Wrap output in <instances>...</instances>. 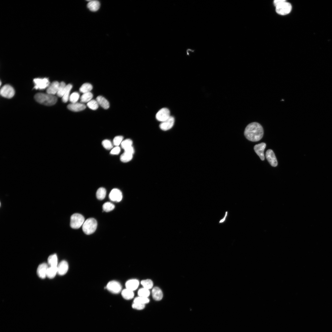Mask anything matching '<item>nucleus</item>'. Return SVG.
<instances>
[{"label":"nucleus","mask_w":332,"mask_h":332,"mask_svg":"<svg viewBox=\"0 0 332 332\" xmlns=\"http://www.w3.org/2000/svg\"><path fill=\"white\" fill-rule=\"evenodd\" d=\"M96 100L99 105L101 106L104 109H107L109 108V101L102 96H97L96 98Z\"/></svg>","instance_id":"412c9836"},{"label":"nucleus","mask_w":332,"mask_h":332,"mask_svg":"<svg viewBox=\"0 0 332 332\" xmlns=\"http://www.w3.org/2000/svg\"><path fill=\"white\" fill-rule=\"evenodd\" d=\"M121 295L126 300L132 299L134 296L133 291L126 288L122 290Z\"/></svg>","instance_id":"4be33fe9"},{"label":"nucleus","mask_w":332,"mask_h":332,"mask_svg":"<svg viewBox=\"0 0 332 332\" xmlns=\"http://www.w3.org/2000/svg\"><path fill=\"white\" fill-rule=\"evenodd\" d=\"M103 210L106 212H109L113 210L115 208V205L110 202H106L103 205Z\"/></svg>","instance_id":"473e14b6"},{"label":"nucleus","mask_w":332,"mask_h":332,"mask_svg":"<svg viewBox=\"0 0 332 332\" xmlns=\"http://www.w3.org/2000/svg\"><path fill=\"white\" fill-rule=\"evenodd\" d=\"M266 147V144L263 142L256 144L254 147L255 152L262 160H264L265 159L264 151Z\"/></svg>","instance_id":"ddd939ff"},{"label":"nucleus","mask_w":332,"mask_h":332,"mask_svg":"<svg viewBox=\"0 0 332 332\" xmlns=\"http://www.w3.org/2000/svg\"><path fill=\"white\" fill-rule=\"evenodd\" d=\"M149 299L148 298L138 296L135 298L133 302L145 304L149 302Z\"/></svg>","instance_id":"2f4dec72"},{"label":"nucleus","mask_w":332,"mask_h":332,"mask_svg":"<svg viewBox=\"0 0 332 332\" xmlns=\"http://www.w3.org/2000/svg\"><path fill=\"white\" fill-rule=\"evenodd\" d=\"M227 211H226V213H225V215L224 216V218H223V219H221V220H220V221H219V223H223V222H224V221H225V219H226V216H227Z\"/></svg>","instance_id":"c03bdc74"},{"label":"nucleus","mask_w":332,"mask_h":332,"mask_svg":"<svg viewBox=\"0 0 332 332\" xmlns=\"http://www.w3.org/2000/svg\"><path fill=\"white\" fill-rule=\"evenodd\" d=\"M57 273V266H49L47 270L46 276L48 278L52 279L55 276Z\"/></svg>","instance_id":"5701e85b"},{"label":"nucleus","mask_w":332,"mask_h":332,"mask_svg":"<svg viewBox=\"0 0 332 332\" xmlns=\"http://www.w3.org/2000/svg\"><path fill=\"white\" fill-rule=\"evenodd\" d=\"M69 110L73 112H79L85 109L86 108L85 105L81 103H71L69 104L67 106Z\"/></svg>","instance_id":"2eb2a0df"},{"label":"nucleus","mask_w":332,"mask_h":332,"mask_svg":"<svg viewBox=\"0 0 332 332\" xmlns=\"http://www.w3.org/2000/svg\"><path fill=\"white\" fill-rule=\"evenodd\" d=\"M124 150V152H127L128 153H129L133 155L134 152V149L132 146L128 148H127Z\"/></svg>","instance_id":"79ce46f5"},{"label":"nucleus","mask_w":332,"mask_h":332,"mask_svg":"<svg viewBox=\"0 0 332 332\" xmlns=\"http://www.w3.org/2000/svg\"><path fill=\"white\" fill-rule=\"evenodd\" d=\"M285 1H286L284 0H275L274 1V4L276 7Z\"/></svg>","instance_id":"37998d69"},{"label":"nucleus","mask_w":332,"mask_h":332,"mask_svg":"<svg viewBox=\"0 0 332 332\" xmlns=\"http://www.w3.org/2000/svg\"><path fill=\"white\" fill-rule=\"evenodd\" d=\"M133 154L124 152L120 156V160L123 162H127L132 158Z\"/></svg>","instance_id":"c756f323"},{"label":"nucleus","mask_w":332,"mask_h":332,"mask_svg":"<svg viewBox=\"0 0 332 332\" xmlns=\"http://www.w3.org/2000/svg\"><path fill=\"white\" fill-rule=\"evenodd\" d=\"M79 97V94L78 92H75L73 93L70 95L69 100L71 103H75L77 102Z\"/></svg>","instance_id":"c9c22d12"},{"label":"nucleus","mask_w":332,"mask_h":332,"mask_svg":"<svg viewBox=\"0 0 332 332\" xmlns=\"http://www.w3.org/2000/svg\"><path fill=\"white\" fill-rule=\"evenodd\" d=\"M87 106L90 109L93 110H96L97 109L99 106V104L96 100H91L87 104Z\"/></svg>","instance_id":"f704fd0d"},{"label":"nucleus","mask_w":332,"mask_h":332,"mask_svg":"<svg viewBox=\"0 0 332 332\" xmlns=\"http://www.w3.org/2000/svg\"><path fill=\"white\" fill-rule=\"evenodd\" d=\"M102 144L103 147L107 150L110 149L113 147V145L111 142L108 140H104L102 142Z\"/></svg>","instance_id":"4c0bfd02"},{"label":"nucleus","mask_w":332,"mask_h":332,"mask_svg":"<svg viewBox=\"0 0 332 332\" xmlns=\"http://www.w3.org/2000/svg\"><path fill=\"white\" fill-rule=\"evenodd\" d=\"M266 157L270 164L273 167H276L278 162L273 151L270 149L267 150L266 153Z\"/></svg>","instance_id":"f8f14e48"},{"label":"nucleus","mask_w":332,"mask_h":332,"mask_svg":"<svg viewBox=\"0 0 332 332\" xmlns=\"http://www.w3.org/2000/svg\"><path fill=\"white\" fill-rule=\"evenodd\" d=\"M48 267V264L45 263H42L38 266L37 270V273L40 278L42 279L45 278Z\"/></svg>","instance_id":"4468645a"},{"label":"nucleus","mask_w":332,"mask_h":332,"mask_svg":"<svg viewBox=\"0 0 332 332\" xmlns=\"http://www.w3.org/2000/svg\"><path fill=\"white\" fill-rule=\"evenodd\" d=\"M152 293V297L155 300H160L163 298L162 292L161 290L157 287H155L153 288Z\"/></svg>","instance_id":"a211bd4d"},{"label":"nucleus","mask_w":332,"mask_h":332,"mask_svg":"<svg viewBox=\"0 0 332 332\" xmlns=\"http://www.w3.org/2000/svg\"><path fill=\"white\" fill-rule=\"evenodd\" d=\"M68 264L66 261H61L57 266V273L61 275H64L68 271Z\"/></svg>","instance_id":"f3484780"},{"label":"nucleus","mask_w":332,"mask_h":332,"mask_svg":"<svg viewBox=\"0 0 332 332\" xmlns=\"http://www.w3.org/2000/svg\"><path fill=\"white\" fill-rule=\"evenodd\" d=\"M121 151L120 148L117 146L113 148L110 152V154L113 155H117Z\"/></svg>","instance_id":"a19ab883"},{"label":"nucleus","mask_w":332,"mask_h":332,"mask_svg":"<svg viewBox=\"0 0 332 332\" xmlns=\"http://www.w3.org/2000/svg\"><path fill=\"white\" fill-rule=\"evenodd\" d=\"M0 94L3 97L10 98L14 95L15 91L12 87L9 85H4L1 89Z\"/></svg>","instance_id":"0eeeda50"},{"label":"nucleus","mask_w":332,"mask_h":332,"mask_svg":"<svg viewBox=\"0 0 332 332\" xmlns=\"http://www.w3.org/2000/svg\"><path fill=\"white\" fill-rule=\"evenodd\" d=\"M106 288L109 291L114 294L120 293L122 288L121 284L116 281L109 282L107 285Z\"/></svg>","instance_id":"6e6552de"},{"label":"nucleus","mask_w":332,"mask_h":332,"mask_svg":"<svg viewBox=\"0 0 332 332\" xmlns=\"http://www.w3.org/2000/svg\"><path fill=\"white\" fill-rule=\"evenodd\" d=\"M106 193V190L103 187L99 188L96 192V195L97 199L99 200H103L105 197Z\"/></svg>","instance_id":"a878e982"},{"label":"nucleus","mask_w":332,"mask_h":332,"mask_svg":"<svg viewBox=\"0 0 332 332\" xmlns=\"http://www.w3.org/2000/svg\"><path fill=\"white\" fill-rule=\"evenodd\" d=\"M97 226L96 220L93 218H89L85 221L82 226V229L85 234L89 235L95 231Z\"/></svg>","instance_id":"7ed1b4c3"},{"label":"nucleus","mask_w":332,"mask_h":332,"mask_svg":"<svg viewBox=\"0 0 332 332\" xmlns=\"http://www.w3.org/2000/svg\"><path fill=\"white\" fill-rule=\"evenodd\" d=\"M139 285V281L134 279L128 280L125 283L126 288L132 291L136 290Z\"/></svg>","instance_id":"6ab92c4d"},{"label":"nucleus","mask_w":332,"mask_h":332,"mask_svg":"<svg viewBox=\"0 0 332 332\" xmlns=\"http://www.w3.org/2000/svg\"><path fill=\"white\" fill-rule=\"evenodd\" d=\"M150 294L149 290L144 287L140 289L138 291V296L142 297L148 298Z\"/></svg>","instance_id":"72a5a7b5"},{"label":"nucleus","mask_w":332,"mask_h":332,"mask_svg":"<svg viewBox=\"0 0 332 332\" xmlns=\"http://www.w3.org/2000/svg\"><path fill=\"white\" fill-rule=\"evenodd\" d=\"M174 122V117L170 116L167 120L161 122L160 124V128L164 131L168 130L173 127Z\"/></svg>","instance_id":"9b49d317"},{"label":"nucleus","mask_w":332,"mask_h":332,"mask_svg":"<svg viewBox=\"0 0 332 332\" xmlns=\"http://www.w3.org/2000/svg\"><path fill=\"white\" fill-rule=\"evenodd\" d=\"M66 85L65 83L63 82H61L60 83V85L57 93V96L59 97H62L65 92Z\"/></svg>","instance_id":"c85d7f7f"},{"label":"nucleus","mask_w":332,"mask_h":332,"mask_svg":"<svg viewBox=\"0 0 332 332\" xmlns=\"http://www.w3.org/2000/svg\"><path fill=\"white\" fill-rule=\"evenodd\" d=\"M85 218L81 214L75 213L71 216L70 226L73 229H78L82 226L85 222Z\"/></svg>","instance_id":"20e7f679"},{"label":"nucleus","mask_w":332,"mask_h":332,"mask_svg":"<svg viewBox=\"0 0 332 332\" xmlns=\"http://www.w3.org/2000/svg\"><path fill=\"white\" fill-rule=\"evenodd\" d=\"M145 306V305L138 303L133 302L132 305V307L133 309L141 310L144 309Z\"/></svg>","instance_id":"ea45409f"},{"label":"nucleus","mask_w":332,"mask_h":332,"mask_svg":"<svg viewBox=\"0 0 332 332\" xmlns=\"http://www.w3.org/2000/svg\"><path fill=\"white\" fill-rule=\"evenodd\" d=\"M34 86V88L36 89H43L47 88L49 85L50 82L48 78H37L33 80Z\"/></svg>","instance_id":"39448f33"},{"label":"nucleus","mask_w":332,"mask_h":332,"mask_svg":"<svg viewBox=\"0 0 332 332\" xmlns=\"http://www.w3.org/2000/svg\"><path fill=\"white\" fill-rule=\"evenodd\" d=\"M123 137L121 136H115L113 141V144L116 146H118L121 144L123 141Z\"/></svg>","instance_id":"58836bf2"},{"label":"nucleus","mask_w":332,"mask_h":332,"mask_svg":"<svg viewBox=\"0 0 332 332\" xmlns=\"http://www.w3.org/2000/svg\"><path fill=\"white\" fill-rule=\"evenodd\" d=\"M59 85L57 81H53L47 88L46 93L53 95L57 94Z\"/></svg>","instance_id":"dca6fc26"},{"label":"nucleus","mask_w":332,"mask_h":332,"mask_svg":"<svg viewBox=\"0 0 332 332\" xmlns=\"http://www.w3.org/2000/svg\"><path fill=\"white\" fill-rule=\"evenodd\" d=\"M292 9L290 3L286 1L276 7V11L279 14L285 15L290 13Z\"/></svg>","instance_id":"423d86ee"},{"label":"nucleus","mask_w":332,"mask_h":332,"mask_svg":"<svg viewBox=\"0 0 332 332\" xmlns=\"http://www.w3.org/2000/svg\"><path fill=\"white\" fill-rule=\"evenodd\" d=\"M93 97V94L90 92L84 93L81 95L80 98L81 103L88 102L92 100Z\"/></svg>","instance_id":"bb28decb"},{"label":"nucleus","mask_w":332,"mask_h":332,"mask_svg":"<svg viewBox=\"0 0 332 332\" xmlns=\"http://www.w3.org/2000/svg\"><path fill=\"white\" fill-rule=\"evenodd\" d=\"M244 134L246 138L251 141L256 142L260 140L263 134L262 126L259 123L254 122L249 124L246 127Z\"/></svg>","instance_id":"f257e3e1"},{"label":"nucleus","mask_w":332,"mask_h":332,"mask_svg":"<svg viewBox=\"0 0 332 332\" xmlns=\"http://www.w3.org/2000/svg\"><path fill=\"white\" fill-rule=\"evenodd\" d=\"M34 98L38 102L47 106L53 105L57 101L56 97L47 93H37L35 95Z\"/></svg>","instance_id":"f03ea898"},{"label":"nucleus","mask_w":332,"mask_h":332,"mask_svg":"<svg viewBox=\"0 0 332 332\" xmlns=\"http://www.w3.org/2000/svg\"><path fill=\"white\" fill-rule=\"evenodd\" d=\"M72 87V85L71 84H68L66 85L65 92L62 97V100L63 102L66 103L69 100L70 92Z\"/></svg>","instance_id":"b1692460"},{"label":"nucleus","mask_w":332,"mask_h":332,"mask_svg":"<svg viewBox=\"0 0 332 332\" xmlns=\"http://www.w3.org/2000/svg\"><path fill=\"white\" fill-rule=\"evenodd\" d=\"M93 89V86L90 83H86L83 84L80 88L79 91L83 93L90 92Z\"/></svg>","instance_id":"393cba45"},{"label":"nucleus","mask_w":332,"mask_h":332,"mask_svg":"<svg viewBox=\"0 0 332 332\" xmlns=\"http://www.w3.org/2000/svg\"><path fill=\"white\" fill-rule=\"evenodd\" d=\"M132 141L129 139L123 140L121 144V148L124 149L132 146Z\"/></svg>","instance_id":"e433bc0d"},{"label":"nucleus","mask_w":332,"mask_h":332,"mask_svg":"<svg viewBox=\"0 0 332 332\" xmlns=\"http://www.w3.org/2000/svg\"><path fill=\"white\" fill-rule=\"evenodd\" d=\"M48 263L50 266H57V258L55 254L50 255L48 259Z\"/></svg>","instance_id":"cd10ccee"},{"label":"nucleus","mask_w":332,"mask_h":332,"mask_svg":"<svg viewBox=\"0 0 332 332\" xmlns=\"http://www.w3.org/2000/svg\"><path fill=\"white\" fill-rule=\"evenodd\" d=\"M141 284L142 285L143 287L148 290L152 288L153 286V282L149 279L142 280L141 282Z\"/></svg>","instance_id":"7c9ffc66"},{"label":"nucleus","mask_w":332,"mask_h":332,"mask_svg":"<svg viewBox=\"0 0 332 332\" xmlns=\"http://www.w3.org/2000/svg\"><path fill=\"white\" fill-rule=\"evenodd\" d=\"M170 117V111L168 108H162L160 109L156 115V119L161 122L167 120Z\"/></svg>","instance_id":"1a4fd4ad"},{"label":"nucleus","mask_w":332,"mask_h":332,"mask_svg":"<svg viewBox=\"0 0 332 332\" xmlns=\"http://www.w3.org/2000/svg\"><path fill=\"white\" fill-rule=\"evenodd\" d=\"M88 1L89 2L87 4V6L90 10L93 12H95L98 10L100 6L99 1L97 0Z\"/></svg>","instance_id":"aec40b11"},{"label":"nucleus","mask_w":332,"mask_h":332,"mask_svg":"<svg viewBox=\"0 0 332 332\" xmlns=\"http://www.w3.org/2000/svg\"><path fill=\"white\" fill-rule=\"evenodd\" d=\"M109 197L110 200L113 201L119 202L120 201L122 198V195L121 191L117 188H114L110 192Z\"/></svg>","instance_id":"9d476101"}]
</instances>
